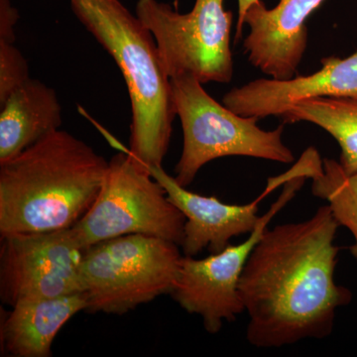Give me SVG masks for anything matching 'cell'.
Listing matches in <instances>:
<instances>
[{
    "label": "cell",
    "instance_id": "1",
    "mask_svg": "<svg viewBox=\"0 0 357 357\" xmlns=\"http://www.w3.org/2000/svg\"><path fill=\"white\" fill-rule=\"evenodd\" d=\"M338 227L328 204L304 222L267 227L239 280L249 344L277 349L333 333L337 310L352 300L335 280Z\"/></svg>",
    "mask_w": 357,
    "mask_h": 357
},
{
    "label": "cell",
    "instance_id": "2",
    "mask_svg": "<svg viewBox=\"0 0 357 357\" xmlns=\"http://www.w3.org/2000/svg\"><path fill=\"white\" fill-rule=\"evenodd\" d=\"M107 167L62 129L0 164V236L74 227L93 206Z\"/></svg>",
    "mask_w": 357,
    "mask_h": 357
},
{
    "label": "cell",
    "instance_id": "3",
    "mask_svg": "<svg viewBox=\"0 0 357 357\" xmlns=\"http://www.w3.org/2000/svg\"><path fill=\"white\" fill-rule=\"evenodd\" d=\"M70 6L114 59L128 86L131 123L126 152L144 170L162 166L177 114L153 35L119 0H70Z\"/></svg>",
    "mask_w": 357,
    "mask_h": 357
},
{
    "label": "cell",
    "instance_id": "4",
    "mask_svg": "<svg viewBox=\"0 0 357 357\" xmlns=\"http://www.w3.org/2000/svg\"><path fill=\"white\" fill-rule=\"evenodd\" d=\"M171 86L184 133L182 155L175 168L178 184L191 185L204 165L222 157H252L283 164L295 161L292 150L283 142L284 124L274 130L260 128L258 117L232 112L189 75L173 77Z\"/></svg>",
    "mask_w": 357,
    "mask_h": 357
},
{
    "label": "cell",
    "instance_id": "5",
    "mask_svg": "<svg viewBox=\"0 0 357 357\" xmlns=\"http://www.w3.org/2000/svg\"><path fill=\"white\" fill-rule=\"evenodd\" d=\"M178 246L142 234L89 246L81 269L86 311L126 314L172 292L183 258Z\"/></svg>",
    "mask_w": 357,
    "mask_h": 357
},
{
    "label": "cell",
    "instance_id": "6",
    "mask_svg": "<svg viewBox=\"0 0 357 357\" xmlns=\"http://www.w3.org/2000/svg\"><path fill=\"white\" fill-rule=\"evenodd\" d=\"M185 218L165 189L124 150L109 161L93 206L74 225L84 249L115 237L142 234L181 246Z\"/></svg>",
    "mask_w": 357,
    "mask_h": 357
},
{
    "label": "cell",
    "instance_id": "7",
    "mask_svg": "<svg viewBox=\"0 0 357 357\" xmlns=\"http://www.w3.org/2000/svg\"><path fill=\"white\" fill-rule=\"evenodd\" d=\"M135 14L153 35L170 79L189 75L203 84L231 81L234 14L223 0H196L188 13L159 0H138Z\"/></svg>",
    "mask_w": 357,
    "mask_h": 357
},
{
    "label": "cell",
    "instance_id": "8",
    "mask_svg": "<svg viewBox=\"0 0 357 357\" xmlns=\"http://www.w3.org/2000/svg\"><path fill=\"white\" fill-rule=\"evenodd\" d=\"M305 181L306 178L298 177L284 184L280 197L261 215L260 222L243 243L229 244L203 259L183 256L170 295L185 312L201 317L206 332L218 333L225 321L231 323L245 312L238 285L249 256L272 218L295 198Z\"/></svg>",
    "mask_w": 357,
    "mask_h": 357
},
{
    "label": "cell",
    "instance_id": "9",
    "mask_svg": "<svg viewBox=\"0 0 357 357\" xmlns=\"http://www.w3.org/2000/svg\"><path fill=\"white\" fill-rule=\"evenodd\" d=\"M0 243V299L7 306L83 292L86 251L73 227L11 234Z\"/></svg>",
    "mask_w": 357,
    "mask_h": 357
},
{
    "label": "cell",
    "instance_id": "10",
    "mask_svg": "<svg viewBox=\"0 0 357 357\" xmlns=\"http://www.w3.org/2000/svg\"><path fill=\"white\" fill-rule=\"evenodd\" d=\"M325 0H279L267 8L262 0L246 13L249 32L244 53L256 69L272 79L295 77L307 47V20Z\"/></svg>",
    "mask_w": 357,
    "mask_h": 357
},
{
    "label": "cell",
    "instance_id": "11",
    "mask_svg": "<svg viewBox=\"0 0 357 357\" xmlns=\"http://www.w3.org/2000/svg\"><path fill=\"white\" fill-rule=\"evenodd\" d=\"M148 173L165 189L169 199L184 213V239L181 244L185 256H196L204 248L218 253L230 244L234 237L250 234L260 222L259 204L276 189L268 178L262 194L246 204L223 203L215 197H206L192 192L169 175L163 166H152Z\"/></svg>",
    "mask_w": 357,
    "mask_h": 357
},
{
    "label": "cell",
    "instance_id": "12",
    "mask_svg": "<svg viewBox=\"0 0 357 357\" xmlns=\"http://www.w3.org/2000/svg\"><path fill=\"white\" fill-rule=\"evenodd\" d=\"M307 76L288 79H258L232 89L222 103L243 116L279 117L289 105L316 98L357 96V51L347 58L326 57Z\"/></svg>",
    "mask_w": 357,
    "mask_h": 357
},
{
    "label": "cell",
    "instance_id": "13",
    "mask_svg": "<svg viewBox=\"0 0 357 357\" xmlns=\"http://www.w3.org/2000/svg\"><path fill=\"white\" fill-rule=\"evenodd\" d=\"M84 292L14 305L0 326L2 351L13 357H50L52 344L75 314L86 310Z\"/></svg>",
    "mask_w": 357,
    "mask_h": 357
},
{
    "label": "cell",
    "instance_id": "14",
    "mask_svg": "<svg viewBox=\"0 0 357 357\" xmlns=\"http://www.w3.org/2000/svg\"><path fill=\"white\" fill-rule=\"evenodd\" d=\"M0 109V164L62 126V105L57 93L39 79L30 77Z\"/></svg>",
    "mask_w": 357,
    "mask_h": 357
},
{
    "label": "cell",
    "instance_id": "15",
    "mask_svg": "<svg viewBox=\"0 0 357 357\" xmlns=\"http://www.w3.org/2000/svg\"><path fill=\"white\" fill-rule=\"evenodd\" d=\"M286 175L290 180L312 181V195L325 199L340 227H347L354 236L349 250L357 262V172L347 174L337 160L321 159L317 149L310 147Z\"/></svg>",
    "mask_w": 357,
    "mask_h": 357
},
{
    "label": "cell",
    "instance_id": "16",
    "mask_svg": "<svg viewBox=\"0 0 357 357\" xmlns=\"http://www.w3.org/2000/svg\"><path fill=\"white\" fill-rule=\"evenodd\" d=\"M279 117L284 123L306 121L323 128L340 145L338 162L345 172H357V96L299 100Z\"/></svg>",
    "mask_w": 357,
    "mask_h": 357
},
{
    "label": "cell",
    "instance_id": "17",
    "mask_svg": "<svg viewBox=\"0 0 357 357\" xmlns=\"http://www.w3.org/2000/svg\"><path fill=\"white\" fill-rule=\"evenodd\" d=\"M30 79L29 66L14 45L0 41V105Z\"/></svg>",
    "mask_w": 357,
    "mask_h": 357
},
{
    "label": "cell",
    "instance_id": "18",
    "mask_svg": "<svg viewBox=\"0 0 357 357\" xmlns=\"http://www.w3.org/2000/svg\"><path fill=\"white\" fill-rule=\"evenodd\" d=\"M20 18L11 0H0V41L15 43V27Z\"/></svg>",
    "mask_w": 357,
    "mask_h": 357
},
{
    "label": "cell",
    "instance_id": "19",
    "mask_svg": "<svg viewBox=\"0 0 357 357\" xmlns=\"http://www.w3.org/2000/svg\"><path fill=\"white\" fill-rule=\"evenodd\" d=\"M238 1V13H237L236 42L243 37L244 20H245L246 13L253 4L259 0H237Z\"/></svg>",
    "mask_w": 357,
    "mask_h": 357
}]
</instances>
